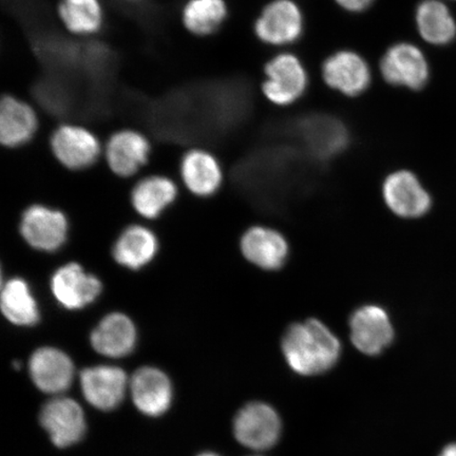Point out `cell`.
I'll return each mask as SVG.
<instances>
[{
  "instance_id": "8fae6325",
  "label": "cell",
  "mask_w": 456,
  "mask_h": 456,
  "mask_svg": "<svg viewBox=\"0 0 456 456\" xmlns=\"http://www.w3.org/2000/svg\"><path fill=\"white\" fill-rule=\"evenodd\" d=\"M383 198L391 212L406 219H415L429 212L432 200L411 171L402 169L387 176Z\"/></svg>"
},
{
  "instance_id": "4dcf8cb0",
  "label": "cell",
  "mask_w": 456,
  "mask_h": 456,
  "mask_svg": "<svg viewBox=\"0 0 456 456\" xmlns=\"http://www.w3.org/2000/svg\"><path fill=\"white\" fill-rule=\"evenodd\" d=\"M198 456H220V455L213 453V452H204V453L199 454Z\"/></svg>"
},
{
  "instance_id": "83f0119b",
  "label": "cell",
  "mask_w": 456,
  "mask_h": 456,
  "mask_svg": "<svg viewBox=\"0 0 456 456\" xmlns=\"http://www.w3.org/2000/svg\"><path fill=\"white\" fill-rule=\"evenodd\" d=\"M341 9L350 13H362L367 11L375 0H334Z\"/></svg>"
},
{
  "instance_id": "4fadbf2b",
  "label": "cell",
  "mask_w": 456,
  "mask_h": 456,
  "mask_svg": "<svg viewBox=\"0 0 456 456\" xmlns=\"http://www.w3.org/2000/svg\"><path fill=\"white\" fill-rule=\"evenodd\" d=\"M66 216L44 205H32L25 210L20 222V233L33 248L42 252H55L65 244L68 237Z\"/></svg>"
},
{
  "instance_id": "8992f818",
  "label": "cell",
  "mask_w": 456,
  "mask_h": 456,
  "mask_svg": "<svg viewBox=\"0 0 456 456\" xmlns=\"http://www.w3.org/2000/svg\"><path fill=\"white\" fill-rule=\"evenodd\" d=\"M379 70L387 84L409 90L423 89L430 77L423 51L408 42L390 45L381 57Z\"/></svg>"
},
{
  "instance_id": "cb8c5ba5",
  "label": "cell",
  "mask_w": 456,
  "mask_h": 456,
  "mask_svg": "<svg viewBox=\"0 0 456 456\" xmlns=\"http://www.w3.org/2000/svg\"><path fill=\"white\" fill-rule=\"evenodd\" d=\"M158 239L144 226L127 227L114 244L113 258L118 265L130 270H140L155 258L158 253Z\"/></svg>"
},
{
  "instance_id": "ac0fdd59",
  "label": "cell",
  "mask_w": 456,
  "mask_h": 456,
  "mask_svg": "<svg viewBox=\"0 0 456 456\" xmlns=\"http://www.w3.org/2000/svg\"><path fill=\"white\" fill-rule=\"evenodd\" d=\"M129 391L136 409L151 418L167 413L173 403V385L168 376L155 367L136 370L129 380Z\"/></svg>"
},
{
  "instance_id": "52a82bcc",
  "label": "cell",
  "mask_w": 456,
  "mask_h": 456,
  "mask_svg": "<svg viewBox=\"0 0 456 456\" xmlns=\"http://www.w3.org/2000/svg\"><path fill=\"white\" fill-rule=\"evenodd\" d=\"M322 74L329 88L347 98L366 93L372 82V72L363 56L353 50H339L323 61Z\"/></svg>"
},
{
  "instance_id": "7a4b0ae2",
  "label": "cell",
  "mask_w": 456,
  "mask_h": 456,
  "mask_svg": "<svg viewBox=\"0 0 456 456\" xmlns=\"http://www.w3.org/2000/svg\"><path fill=\"white\" fill-rule=\"evenodd\" d=\"M49 148L62 167L79 171L91 168L100 161L104 142L85 125L65 122L57 125L50 134Z\"/></svg>"
},
{
  "instance_id": "f1b7e54d",
  "label": "cell",
  "mask_w": 456,
  "mask_h": 456,
  "mask_svg": "<svg viewBox=\"0 0 456 456\" xmlns=\"http://www.w3.org/2000/svg\"><path fill=\"white\" fill-rule=\"evenodd\" d=\"M440 456H456V444H449L443 450Z\"/></svg>"
},
{
  "instance_id": "603a6c76",
  "label": "cell",
  "mask_w": 456,
  "mask_h": 456,
  "mask_svg": "<svg viewBox=\"0 0 456 456\" xmlns=\"http://www.w3.org/2000/svg\"><path fill=\"white\" fill-rule=\"evenodd\" d=\"M178 197V187L173 179L163 175H147L131 191V204L142 216L156 219Z\"/></svg>"
},
{
  "instance_id": "44dd1931",
  "label": "cell",
  "mask_w": 456,
  "mask_h": 456,
  "mask_svg": "<svg viewBox=\"0 0 456 456\" xmlns=\"http://www.w3.org/2000/svg\"><path fill=\"white\" fill-rule=\"evenodd\" d=\"M56 17L67 33L79 38L98 36L106 24L102 0H59Z\"/></svg>"
},
{
  "instance_id": "277c9868",
  "label": "cell",
  "mask_w": 456,
  "mask_h": 456,
  "mask_svg": "<svg viewBox=\"0 0 456 456\" xmlns=\"http://www.w3.org/2000/svg\"><path fill=\"white\" fill-rule=\"evenodd\" d=\"M152 142L142 131L124 127L113 131L104 142L102 158L119 178H131L151 161Z\"/></svg>"
},
{
  "instance_id": "7c38bea8",
  "label": "cell",
  "mask_w": 456,
  "mask_h": 456,
  "mask_svg": "<svg viewBox=\"0 0 456 456\" xmlns=\"http://www.w3.org/2000/svg\"><path fill=\"white\" fill-rule=\"evenodd\" d=\"M41 127L38 112L31 102L13 94L0 102V142L8 150H19L36 139Z\"/></svg>"
},
{
  "instance_id": "f546056e",
  "label": "cell",
  "mask_w": 456,
  "mask_h": 456,
  "mask_svg": "<svg viewBox=\"0 0 456 456\" xmlns=\"http://www.w3.org/2000/svg\"><path fill=\"white\" fill-rule=\"evenodd\" d=\"M121 2L127 3V4H136L142 2V0H121Z\"/></svg>"
},
{
  "instance_id": "7402d4cb",
  "label": "cell",
  "mask_w": 456,
  "mask_h": 456,
  "mask_svg": "<svg viewBox=\"0 0 456 456\" xmlns=\"http://www.w3.org/2000/svg\"><path fill=\"white\" fill-rule=\"evenodd\" d=\"M300 135L314 156L332 158L345 150L347 131L338 119L328 117H311L300 125Z\"/></svg>"
},
{
  "instance_id": "d6986e66",
  "label": "cell",
  "mask_w": 456,
  "mask_h": 456,
  "mask_svg": "<svg viewBox=\"0 0 456 456\" xmlns=\"http://www.w3.org/2000/svg\"><path fill=\"white\" fill-rule=\"evenodd\" d=\"M242 254L250 264L265 271L281 270L288 260L289 248L281 232L265 226H254L244 232Z\"/></svg>"
},
{
  "instance_id": "484cf974",
  "label": "cell",
  "mask_w": 456,
  "mask_h": 456,
  "mask_svg": "<svg viewBox=\"0 0 456 456\" xmlns=\"http://www.w3.org/2000/svg\"><path fill=\"white\" fill-rule=\"evenodd\" d=\"M415 24L428 44L446 45L456 37V22L441 0H423L415 10Z\"/></svg>"
},
{
  "instance_id": "6da1fadb",
  "label": "cell",
  "mask_w": 456,
  "mask_h": 456,
  "mask_svg": "<svg viewBox=\"0 0 456 456\" xmlns=\"http://www.w3.org/2000/svg\"><path fill=\"white\" fill-rule=\"evenodd\" d=\"M281 349L289 368L304 376L328 372L341 354L338 336L316 319L292 324L283 335Z\"/></svg>"
},
{
  "instance_id": "5bb4252c",
  "label": "cell",
  "mask_w": 456,
  "mask_h": 456,
  "mask_svg": "<svg viewBox=\"0 0 456 456\" xmlns=\"http://www.w3.org/2000/svg\"><path fill=\"white\" fill-rule=\"evenodd\" d=\"M83 395L91 406L110 411L121 404L129 387L125 370L114 366L86 368L79 374Z\"/></svg>"
},
{
  "instance_id": "ba28073f",
  "label": "cell",
  "mask_w": 456,
  "mask_h": 456,
  "mask_svg": "<svg viewBox=\"0 0 456 456\" xmlns=\"http://www.w3.org/2000/svg\"><path fill=\"white\" fill-rule=\"evenodd\" d=\"M281 432L278 413L269 404L252 403L238 412L233 421V433L243 446L254 450L270 449Z\"/></svg>"
},
{
  "instance_id": "4316f807",
  "label": "cell",
  "mask_w": 456,
  "mask_h": 456,
  "mask_svg": "<svg viewBox=\"0 0 456 456\" xmlns=\"http://www.w3.org/2000/svg\"><path fill=\"white\" fill-rule=\"evenodd\" d=\"M0 304L4 316L15 326L33 327L41 318L30 287L20 278L10 279L3 285Z\"/></svg>"
},
{
  "instance_id": "2e32d148",
  "label": "cell",
  "mask_w": 456,
  "mask_h": 456,
  "mask_svg": "<svg viewBox=\"0 0 456 456\" xmlns=\"http://www.w3.org/2000/svg\"><path fill=\"white\" fill-rule=\"evenodd\" d=\"M33 384L47 395H61L71 387L74 380L73 362L65 352L53 346L39 347L28 361Z\"/></svg>"
},
{
  "instance_id": "5b68a950",
  "label": "cell",
  "mask_w": 456,
  "mask_h": 456,
  "mask_svg": "<svg viewBox=\"0 0 456 456\" xmlns=\"http://www.w3.org/2000/svg\"><path fill=\"white\" fill-rule=\"evenodd\" d=\"M305 30V16L294 0H272L254 24L261 43L272 47H287L298 42Z\"/></svg>"
},
{
  "instance_id": "9c48e42d",
  "label": "cell",
  "mask_w": 456,
  "mask_h": 456,
  "mask_svg": "<svg viewBox=\"0 0 456 456\" xmlns=\"http://www.w3.org/2000/svg\"><path fill=\"white\" fill-rule=\"evenodd\" d=\"M39 421L50 440L59 448H67L82 440L86 433L83 409L74 399L55 396L44 404Z\"/></svg>"
},
{
  "instance_id": "9a60e30c",
  "label": "cell",
  "mask_w": 456,
  "mask_h": 456,
  "mask_svg": "<svg viewBox=\"0 0 456 456\" xmlns=\"http://www.w3.org/2000/svg\"><path fill=\"white\" fill-rule=\"evenodd\" d=\"M179 171L184 186L198 197L215 195L224 183V169L219 159L207 148H188L180 159Z\"/></svg>"
},
{
  "instance_id": "30bf717a",
  "label": "cell",
  "mask_w": 456,
  "mask_h": 456,
  "mask_svg": "<svg viewBox=\"0 0 456 456\" xmlns=\"http://www.w3.org/2000/svg\"><path fill=\"white\" fill-rule=\"evenodd\" d=\"M350 336L357 350L369 356L379 355L395 339V328L383 307L367 305L350 318Z\"/></svg>"
},
{
  "instance_id": "3957f363",
  "label": "cell",
  "mask_w": 456,
  "mask_h": 456,
  "mask_svg": "<svg viewBox=\"0 0 456 456\" xmlns=\"http://www.w3.org/2000/svg\"><path fill=\"white\" fill-rule=\"evenodd\" d=\"M309 86L304 62L297 55L278 53L266 62L261 88L265 99L278 107L295 104L305 94Z\"/></svg>"
},
{
  "instance_id": "d4e9b609",
  "label": "cell",
  "mask_w": 456,
  "mask_h": 456,
  "mask_svg": "<svg viewBox=\"0 0 456 456\" xmlns=\"http://www.w3.org/2000/svg\"><path fill=\"white\" fill-rule=\"evenodd\" d=\"M230 14L226 0H186L181 8V22L196 37H208L218 32Z\"/></svg>"
},
{
  "instance_id": "e0dca14e",
  "label": "cell",
  "mask_w": 456,
  "mask_h": 456,
  "mask_svg": "<svg viewBox=\"0 0 456 456\" xmlns=\"http://www.w3.org/2000/svg\"><path fill=\"white\" fill-rule=\"evenodd\" d=\"M51 289L59 304L67 310H81L99 298L100 279L77 264L60 267L51 279Z\"/></svg>"
},
{
  "instance_id": "ffe728a7",
  "label": "cell",
  "mask_w": 456,
  "mask_h": 456,
  "mask_svg": "<svg viewBox=\"0 0 456 456\" xmlns=\"http://www.w3.org/2000/svg\"><path fill=\"white\" fill-rule=\"evenodd\" d=\"M138 340L134 323L123 313L102 318L90 336L94 349L110 358H122L134 352Z\"/></svg>"
}]
</instances>
